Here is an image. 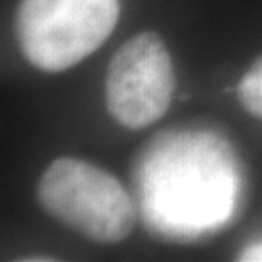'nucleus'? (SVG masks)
I'll return each mask as SVG.
<instances>
[{"label":"nucleus","instance_id":"f257e3e1","mask_svg":"<svg viewBox=\"0 0 262 262\" xmlns=\"http://www.w3.org/2000/svg\"><path fill=\"white\" fill-rule=\"evenodd\" d=\"M37 202L51 217L95 243H119L134 229L130 194L117 177L84 159H55L39 179Z\"/></svg>","mask_w":262,"mask_h":262},{"label":"nucleus","instance_id":"f03ea898","mask_svg":"<svg viewBox=\"0 0 262 262\" xmlns=\"http://www.w3.org/2000/svg\"><path fill=\"white\" fill-rule=\"evenodd\" d=\"M119 16V0H21L16 14L19 49L39 70L62 72L101 47Z\"/></svg>","mask_w":262,"mask_h":262},{"label":"nucleus","instance_id":"7ed1b4c3","mask_svg":"<svg viewBox=\"0 0 262 262\" xmlns=\"http://www.w3.org/2000/svg\"><path fill=\"white\" fill-rule=\"evenodd\" d=\"M173 92V60L156 31H142L124 41L107 66V111L126 128H146L161 119L171 105Z\"/></svg>","mask_w":262,"mask_h":262},{"label":"nucleus","instance_id":"20e7f679","mask_svg":"<svg viewBox=\"0 0 262 262\" xmlns=\"http://www.w3.org/2000/svg\"><path fill=\"white\" fill-rule=\"evenodd\" d=\"M239 99L251 115L262 119V56L254 60L241 78Z\"/></svg>","mask_w":262,"mask_h":262},{"label":"nucleus","instance_id":"39448f33","mask_svg":"<svg viewBox=\"0 0 262 262\" xmlns=\"http://www.w3.org/2000/svg\"><path fill=\"white\" fill-rule=\"evenodd\" d=\"M239 260H253V262H262V243L253 245L249 249H245L243 253L239 254Z\"/></svg>","mask_w":262,"mask_h":262}]
</instances>
